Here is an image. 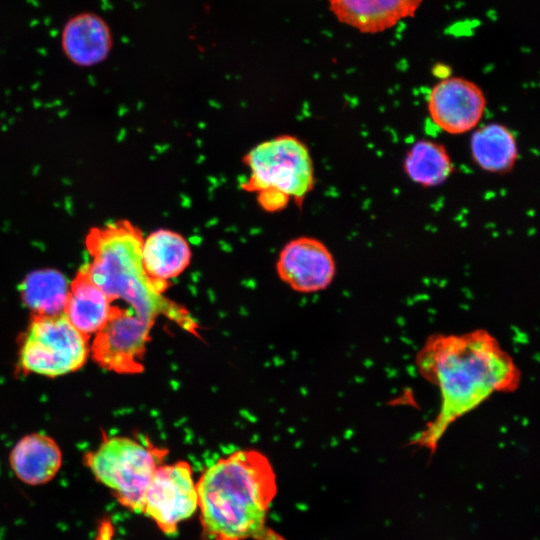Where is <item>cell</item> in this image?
I'll return each mask as SVG.
<instances>
[{"label": "cell", "instance_id": "9c48e42d", "mask_svg": "<svg viewBox=\"0 0 540 540\" xmlns=\"http://www.w3.org/2000/svg\"><path fill=\"white\" fill-rule=\"evenodd\" d=\"M277 274L290 288L301 293L326 289L336 274V263L320 240L301 236L289 241L276 262Z\"/></svg>", "mask_w": 540, "mask_h": 540}, {"label": "cell", "instance_id": "52a82bcc", "mask_svg": "<svg viewBox=\"0 0 540 540\" xmlns=\"http://www.w3.org/2000/svg\"><path fill=\"white\" fill-rule=\"evenodd\" d=\"M197 510L198 495L190 464H160L145 491L141 514L150 518L162 533L173 535Z\"/></svg>", "mask_w": 540, "mask_h": 540}, {"label": "cell", "instance_id": "277c9868", "mask_svg": "<svg viewBox=\"0 0 540 540\" xmlns=\"http://www.w3.org/2000/svg\"><path fill=\"white\" fill-rule=\"evenodd\" d=\"M249 175L243 183L256 194L262 208L273 212L293 200L301 205L315 184L314 166L307 146L282 135L254 146L245 156Z\"/></svg>", "mask_w": 540, "mask_h": 540}, {"label": "cell", "instance_id": "2e32d148", "mask_svg": "<svg viewBox=\"0 0 540 540\" xmlns=\"http://www.w3.org/2000/svg\"><path fill=\"white\" fill-rule=\"evenodd\" d=\"M69 291L66 277L55 269L29 273L20 285L23 303L31 316H54L64 313Z\"/></svg>", "mask_w": 540, "mask_h": 540}, {"label": "cell", "instance_id": "e0dca14e", "mask_svg": "<svg viewBox=\"0 0 540 540\" xmlns=\"http://www.w3.org/2000/svg\"><path fill=\"white\" fill-rule=\"evenodd\" d=\"M451 157L441 143L419 140L407 151L404 172L416 184L435 187L443 184L453 172Z\"/></svg>", "mask_w": 540, "mask_h": 540}, {"label": "cell", "instance_id": "9a60e30c", "mask_svg": "<svg viewBox=\"0 0 540 540\" xmlns=\"http://www.w3.org/2000/svg\"><path fill=\"white\" fill-rule=\"evenodd\" d=\"M470 151L476 165L490 173L509 172L518 158L514 134L499 123L486 124L475 130L470 139Z\"/></svg>", "mask_w": 540, "mask_h": 540}, {"label": "cell", "instance_id": "5bb4252c", "mask_svg": "<svg viewBox=\"0 0 540 540\" xmlns=\"http://www.w3.org/2000/svg\"><path fill=\"white\" fill-rule=\"evenodd\" d=\"M108 313L107 296L91 280L83 265L69 284L64 314L76 329L89 337L104 326Z\"/></svg>", "mask_w": 540, "mask_h": 540}, {"label": "cell", "instance_id": "6da1fadb", "mask_svg": "<svg viewBox=\"0 0 540 540\" xmlns=\"http://www.w3.org/2000/svg\"><path fill=\"white\" fill-rule=\"evenodd\" d=\"M415 363L440 394L436 416L411 441L431 454L454 422L493 394L514 392L521 383L514 359L485 329L430 335Z\"/></svg>", "mask_w": 540, "mask_h": 540}, {"label": "cell", "instance_id": "7a4b0ae2", "mask_svg": "<svg viewBox=\"0 0 540 540\" xmlns=\"http://www.w3.org/2000/svg\"><path fill=\"white\" fill-rule=\"evenodd\" d=\"M198 511L207 540L257 539L277 494L269 459L257 450L233 452L209 466L196 482Z\"/></svg>", "mask_w": 540, "mask_h": 540}, {"label": "cell", "instance_id": "3957f363", "mask_svg": "<svg viewBox=\"0 0 540 540\" xmlns=\"http://www.w3.org/2000/svg\"><path fill=\"white\" fill-rule=\"evenodd\" d=\"M143 239L141 230L125 219L91 228L85 238L91 256L88 274L108 299L121 298L156 317L165 314L180 323L186 312L164 298L143 269Z\"/></svg>", "mask_w": 540, "mask_h": 540}, {"label": "cell", "instance_id": "8fae6325", "mask_svg": "<svg viewBox=\"0 0 540 540\" xmlns=\"http://www.w3.org/2000/svg\"><path fill=\"white\" fill-rule=\"evenodd\" d=\"M423 0H329L339 22L361 33L384 32L414 16Z\"/></svg>", "mask_w": 540, "mask_h": 540}, {"label": "cell", "instance_id": "8992f818", "mask_svg": "<svg viewBox=\"0 0 540 540\" xmlns=\"http://www.w3.org/2000/svg\"><path fill=\"white\" fill-rule=\"evenodd\" d=\"M88 339L64 313L31 316L20 348V367L25 373L48 377L76 371L87 360Z\"/></svg>", "mask_w": 540, "mask_h": 540}, {"label": "cell", "instance_id": "30bf717a", "mask_svg": "<svg viewBox=\"0 0 540 540\" xmlns=\"http://www.w3.org/2000/svg\"><path fill=\"white\" fill-rule=\"evenodd\" d=\"M113 34L107 21L93 11L69 17L60 32V48L65 58L78 67L103 63L113 49Z\"/></svg>", "mask_w": 540, "mask_h": 540}, {"label": "cell", "instance_id": "4fadbf2b", "mask_svg": "<svg viewBox=\"0 0 540 540\" xmlns=\"http://www.w3.org/2000/svg\"><path fill=\"white\" fill-rule=\"evenodd\" d=\"M62 463L57 443L49 436L33 433L23 437L12 449L10 464L15 475L29 485L52 480Z\"/></svg>", "mask_w": 540, "mask_h": 540}, {"label": "cell", "instance_id": "ba28073f", "mask_svg": "<svg viewBox=\"0 0 540 540\" xmlns=\"http://www.w3.org/2000/svg\"><path fill=\"white\" fill-rule=\"evenodd\" d=\"M487 101L482 89L462 77H445L435 84L428 95V112L438 128L458 135L478 126Z\"/></svg>", "mask_w": 540, "mask_h": 540}, {"label": "cell", "instance_id": "5b68a950", "mask_svg": "<svg viewBox=\"0 0 540 540\" xmlns=\"http://www.w3.org/2000/svg\"><path fill=\"white\" fill-rule=\"evenodd\" d=\"M166 450L128 437H110L85 455L86 466L128 510L141 513L145 491Z\"/></svg>", "mask_w": 540, "mask_h": 540}, {"label": "cell", "instance_id": "7c38bea8", "mask_svg": "<svg viewBox=\"0 0 540 540\" xmlns=\"http://www.w3.org/2000/svg\"><path fill=\"white\" fill-rule=\"evenodd\" d=\"M191 248L179 233L158 229L143 239L141 262L148 278L163 292L168 281L179 276L190 264Z\"/></svg>", "mask_w": 540, "mask_h": 540}]
</instances>
